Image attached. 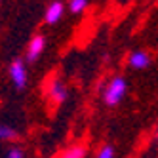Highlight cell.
I'll use <instances>...</instances> for the list:
<instances>
[{
  "instance_id": "3957f363",
  "label": "cell",
  "mask_w": 158,
  "mask_h": 158,
  "mask_svg": "<svg viewBox=\"0 0 158 158\" xmlns=\"http://www.w3.org/2000/svg\"><path fill=\"white\" fill-rule=\"evenodd\" d=\"M44 50H46V36L44 35H35L27 44V61L35 63L42 55Z\"/></svg>"
},
{
  "instance_id": "8992f818",
  "label": "cell",
  "mask_w": 158,
  "mask_h": 158,
  "mask_svg": "<svg viewBox=\"0 0 158 158\" xmlns=\"http://www.w3.org/2000/svg\"><path fill=\"white\" fill-rule=\"evenodd\" d=\"M128 63H130V67H133V69H147V67L151 65V55L145 50H135L133 53H130Z\"/></svg>"
},
{
  "instance_id": "5b68a950",
  "label": "cell",
  "mask_w": 158,
  "mask_h": 158,
  "mask_svg": "<svg viewBox=\"0 0 158 158\" xmlns=\"http://www.w3.org/2000/svg\"><path fill=\"white\" fill-rule=\"evenodd\" d=\"M63 14H65V4L61 0H53L44 12V21L48 25H55L59 19H63Z\"/></svg>"
},
{
  "instance_id": "7a4b0ae2",
  "label": "cell",
  "mask_w": 158,
  "mask_h": 158,
  "mask_svg": "<svg viewBox=\"0 0 158 158\" xmlns=\"http://www.w3.org/2000/svg\"><path fill=\"white\" fill-rule=\"evenodd\" d=\"M10 78L17 89H25L27 88V82H29V74H27V67H25V61L23 59H14L10 63Z\"/></svg>"
},
{
  "instance_id": "277c9868",
  "label": "cell",
  "mask_w": 158,
  "mask_h": 158,
  "mask_svg": "<svg viewBox=\"0 0 158 158\" xmlns=\"http://www.w3.org/2000/svg\"><path fill=\"white\" fill-rule=\"evenodd\" d=\"M67 95H69V89H67L65 82L59 80V78H53V80L50 82V86H48V97L53 101L55 105H61L67 99Z\"/></svg>"
},
{
  "instance_id": "30bf717a",
  "label": "cell",
  "mask_w": 158,
  "mask_h": 158,
  "mask_svg": "<svg viewBox=\"0 0 158 158\" xmlns=\"http://www.w3.org/2000/svg\"><path fill=\"white\" fill-rule=\"evenodd\" d=\"M95 158H114V147L112 145H105V147H101V151L97 152Z\"/></svg>"
},
{
  "instance_id": "ba28073f",
  "label": "cell",
  "mask_w": 158,
  "mask_h": 158,
  "mask_svg": "<svg viewBox=\"0 0 158 158\" xmlns=\"http://www.w3.org/2000/svg\"><path fill=\"white\" fill-rule=\"evenodd\" d=\"M19 137L15 128L8 126V124H0V141H14Z\"/></svg>"
},
{
  "instance_id": "9c48e42d",
  "label": "cell",
  "mask_w": 158,
  "mask_h": 158,
  "mask_svg": "<svg viewBox=\"0 0 158 158\" xmlns=\"http://www.w3.org/2000/svg\"><path fill=\"white\" fill-rule=\"evenodd\" d=\"M88 8V0H69V10L73 14H82Z\"/></svg>"
},
{
  "instance_id": "6da1fadb",
  "label": "cell",
  "mask_w": 158,
  "mask_h": 158,
  "mask_svg": "<svg viewBox=\"0 0 158 158\" xmlns=\"http://www.w3.org/2000/svg\"><path fill=\"white\" fill-rule=\"evenodd\" d=\"M126 92H128V82H126V78H124V76H114V78H110V80L107 82V86H105V92H103V101H105V105L116 107L120 101L124 99Z\"/></svg>"
},
{
  "instance_id": "7c38bea8",
  "label": "cell",
  "mask_w": 158,
  "mask_h": 158,
  "mask_svg": "<svg viewBox=\"0 0 158 158\" xmlns=\"http://www.w3.org/2000/svg\"><path fill=\"white\" fill-rule=\"evenodd\" d=\"M120 2H128V0H120Z\"/></svg>"
},
{
  "instance_id": "52a82bcc",
  "label": "cell",
  "mask_w": 158,
  "mask_h": 158,
  "mask_svg": "<svg viewBox=\"0 0 158 158\" xmlns=\"http://www.w3.org/2000/svg\"><path fill=\"white\" fill-rule=\"evenodd\" d=\"M88 154V149L84 145H73L69 149H65L57 158H86Z\"/></svg>"
},
{
  "instance_id": "4fadbf2b",
  "label": "cell",
  "mask_w": 158,
  "mask_h": 158,
  "mask_svg": "<svg viewBox=\"0 0 158 158\" xmlns=\"http://www.w3.org/2000/svg\"><path fill=\"white\" fill-rule=\"evenodd\" d=\"M0 4H2V0H0Z\"/></svg>"
},
{
  "instance_id": "8fae6325",
  "label": "cell",
  "mask_w": 158,
  "mask_h": 158,
  "mask_svg": "<svg viewBox=\"0 0 158 158\" xmlns=\"http://www.w3.org/2000/svg\"><path fill=\"white\" fill-rule=\"evenodd\" d=\"M6 158H25V152L23 149H19V147H14V149H10Z\"/></svg>"
}]
</instances>
